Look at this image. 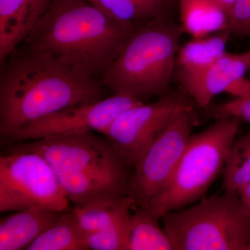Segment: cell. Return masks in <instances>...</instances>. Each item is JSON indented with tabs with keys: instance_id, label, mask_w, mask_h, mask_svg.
Segmentation results:
<instances>
[{
	"instance_id": "cell-1",
	"label": "cell",
	"mask_w": 250,
	"mask_h": 250,
	"mask_svg": "<svg viewBox=\"0 0 250 250\" xmlns=\"http://www.w3.org/2000/svg\"><path fill=\"white\" fill-rule=\"evenodd\" d=\"M13 52L0 69V136L69 106L106 98L101 80L49 54L25 48Z\"/></svg>"
},
{
	"instance_id": "cell-2",
	"label": "cell",
	"mask_w": 250,
	"mask_h": 250,
	"mask_svg": "<svg viewBox=\"0 0 250 250\" xmlns=\"http://www.w3.org/2000/svg\"><path fill=\"white\" fill-rule=\"evenodd\" d=\"M88 0H51L23 41L77 71L101 80L136 31Z\"/></svg>"
},
{
	"instance_id": "cell-3",
	"label": "cell",
	"mask_w": 250,
	"mask_h": 250,
	"mask_svg": "<svg viewBox=\"0 0 250 250\" xmlns=\"http://www.w3.org/2000/svg\"><path fill=\"white\" fill-rule=\"evenodd\" d=\"M11 143L42 156L75 206L128 197L129 167L106 137L88 131Z\"/></svg>"
},
{
	"instance_id": "cell-4",
	"label": "cell",
	"mask_w": 250,
	"mask_h": 250,
	"mask_svg": "<svg viewBox=\"0 0 250 250\" xmlns=\"http://www.w3.org/2000/svg\"><path fill=\"white\" fill-rule=\"evenodd\" d=\"M156 18L136 29L101 81L114 95L141 101L166 95L176 70L181 25Z\"/></svg>"
},
{
	"instance_id": "cell-5",
	"label": "cell",
	"mask_w": 250,
	"mask_h": 250,
	"mask_svg": "<svg viewBox=\"0 0 250 250\" xmlns=\"http://www.w3.org/2000/svg\"><path fill=\"white\" fill-rule=\"evenodd\" d=\"M160 220L174 250H249L250 213L237 191L204 197Z\"/></svg>"
},
{
	"instance_id": "cell-6",
	"label": "cell",
	"mask_w": 250,
	"mask_h": 250,
	"mask_svg": "<svg viewBox=\"0 0 250 250\" xmlns=\"http://www.w3.org/2000/svg\"><path fill=\"white\" fill-rule=\"evenodd\" d=\"M239 121L235 118L218 120L205 131L192 134L170 183L143 210L160 219L168 212L186 208L205 197L223 172L236 139Z\"/></svg>"
},
{
	"instance_id": "cell-7",
	"label": "cell",
	"mask_w": 250,
	"mask_h": 250,
	"mask_svg": "<svg viewBox=\"0 0 250 250\" xmlns=\"http://www.w3.org/2000/svg\"><path fill=\"white\" fill-rule=\"evenodd\" d=\"M10 147L0 156V211L30 207L68 211L70 200L49 163L14 143Z\"/></svg>"
},
{
	"instance_id": "cell-8",
	"label": "cell",
	"mask_w": 250,
	"mask_h": 250,
	"mask_svg": "<svg viewBox=\"0 0 250 250\" xmlns=\"http://www.w3.org/2000/svg\"><path fill=\"white\" fill-rule=\"evenodd\" d=\"M198 124L193 106L182 110L140 157L129 179L128 197L133 209H146L164 191Z\"/></svg>"
},
{
	"instance_id": "cell-9",
	"label": "cell",
	"mask_w": 250,
	"mask_h": 250,
	"mask_svg": "<svg viewBox=\"0 0 250 250\" xmlns=\"http://www.w3.org/2000/svg\"><path fill=\"white\" fill-rule=\"evenodd\" d=\"M191 106L182 93L166 94L154 103L128 108L102 134L111 143L125 164L133 167L172 118Z\"/></svg>"
},
{
	"instance_id": "cell-10",
	"label": "cell",
	"mask_w": 250,
	"mask_h": 250,
	"mask_svg": "<svg viewBox=\"0 0 250 250\" xmlns=\"http://www.w3.org/2000/svg\"><path fill=\"white\" fill-rule=\"evenodd\" d=\"M143 103L138 99L113 94L95 103L69 106L43 117L4 140L11 143L93 131L103 134L123 112Z\"/></svg>"
},
{
	"instance_id": "cell-11",
	"label": "cell",
	"mask_w": 250,
	"mask_h": 250,
	"mask_svg": "<svg viewBox=\"0 0 250 250\" xmlns=\"http://www.w3.org/2000/svg\"><path fill=\"white\" fill-rule=\"evenodd\" d=\"M250 64V50L239 54L227 52L201 70L179 73V80L197 106L207 108L215 96L225 93L233 82L245 77Z\"/></svg>"
},
{
	"instance_id": "cell-12",
	"label": "cell",
	"mask_w": 250,
	"mask_h": 250,
	"mask_svg": "<svg viewBox=\"0 0 250 250\" xmlns=\"http://www.w3.org/2000/svg\"><path fill=\"white\" fill-rule=\"evenodd\" d=\"M51 0H0V64L17 49Z\"/></svg>"
},
{
	"instance_id": "cell-13",
	"label": "cell",
	"mask_w": 250,
	"mask_h": 250,
	"mask_svg": "<svg viewBox=\"0 0 250 250\" xmlns=\"http://www.w3.org/2000/svg\"><path fill=\"white\" fill-rule=\"evenodd\" d=\"M62 213L43 207H30L1 218L0 250H25Z\"/></svg>"
},
{
	"instance_id": "cell-14",
	"label": "cell",
	"mask_w": 250,
	"mask_h": 250,
	"mask_svg": "<svg viewBox=\"0 0 250 250\" xmlns=\"http://www.w3.org/2000/svg\"><path fill=\"white\" fill-rule=\"evenodd\" d=\"M184 31L202 38L229 28V14L218 0H179Z\"/></svg>"
},
{
	"instance_id": "cell-15",
	"label": "cell",
	"mask_w": 250,
	"mask_h": 250,
	"mask_svg": "<svg viewBox=\"0 0 250 250\" xmlns=\"http://www.w3.org/2000/svg\"><path fill=\"white\" fill-rule=\"evenodd\" d=\"M133 204L129 197L75 206L71 213L81 232L85 235L103 231L131 220Z\"/></svg>"
},
{
	"instance_id": "cell-16",
	"label": "cell",
	"mask_w": 250,
	"mask_h": 250,
	"mask_svg": "<svg viewBox=\"0 0 250 250\" xmlns=\"http://www.w3.org/2000/svg\"><path fill=\"white\" fill-rule=\"evenodd\" d=\"M230 29H226L202 38H192L186 42L177 54L176 68L179 73L201 70L213 63L227 53Z\"/></svg>"
},
{
	"instance_id": "cell-17",
	"label": "cell",
	"mask_w": 250,
	"mask_h": 250,
	"mask_svg": "<svg viewBox=\"0 0 250 250\" xmlns=\"http://www.w3.org/2000/svg\"><path fill=\"white\" fill-rule=\"evenodd\" d=\"M27 250H85L83 234L71 212L58 220L27 247Z\"/></svg>"
},
{
	"instance_id": "cell-18",
	"label": "cell",
	"mask_w": 250,
	"mask_h": 250,
	"mask_svg": "<svg viewBox=\"0 0 250 250\" xmlns=\"http://www.w3.org/2000/svg\"><path fill=\"white\" fill-rule=\"evenodd\" d=\"M131 213L129 250H174L170 237L156 218L147 211L136 208Z\"/></svg>"
},
{
	"instance_id": "cell-19",
	"label": "cell",
	"mask_w": 250,
	"mask_h": 250,
	"mask_svg": "<svg viewBox=\"0 0 250 250\" xmlns=\"http://www.w3.org/2000/svg\"><path fill=\"white\" fill-rule=\"evenodd\" d=\"M167 2V0H112L98 8L114 19L135 24L137 21L159 18Z\"/></svg>"
},
{
	"instance_id": "cell-20",
	"label": "cell",
	"mask_w": 250,
	"mask_h": 250,
	"mask_svg": "<svg viewBox=\"0 0 250 250\" xmlns=\"http://www.w3.org/2000/svg\"><path fill=\"white\" fill-rule=\"evenodd\" d=\"M131 220L103 231L83 236L88 250H129V236Z\"/></svg>"
},
{
	"instance_id": "cell-21",
	"label": "cell",
	"mask_w": 250,
	"mask_h": 250,
	"mask_svg": "<svg viewBox=\"0 0 250 250\" xmlns=\"http://www.w3.org/2000/svg\"><path fill=\"white\" fill-rule=\"evenodd\" d=\"M223 174L224 190L237 191L250 183V159L239 162H226Z\"/></svg>"
},
{
	"instance_id": "cell-22",
	"label": "cell",
	"mask_w": 250,
	"mask_h": 250,
	"mask_svg": "<svg viewBox=\"0 0 250 250\" xmlns=\"http://www.w3.org/2000/svg\"><path fill=\"white\" fill-rule=\"evenodd\" d=\"M207 108H210V114L217 120L235 118L250 123V98H235Z\"/></svg>"
},
{
	"instance_id": "cell-23",
	"label": "cell",
	"mask_w": 250,
	"mask_h": 250,
	"mask_svg": "<svg viewBox=\"0 0 250 250\" xmlns=\"http://www.w3.org/2000/svg\"><path fill=\"white\" fill-rule=\"evenodd\" d=\"M232 34L250 37V0H237L229 14Z\"/></svg>"
},
{
	"instance_id": "cell-24",
	"label": "cell",
	"mask_w": 250,
	"mask_h": 250,
	"mask_svg": "<svg viewBox=\"0 0 250 250\" xmlns=\"http://www.w3.org/2000/svg\"><path fill=\"white\" fill-rule=\"evenodd\" d=\"M250 159V129L235 140L229 152L226 162L234 163Z\"/></svg>"
},
{
	"instance_id": "cell-25",
	"label": "cell",
	"mask_w": 250,
	"mask_h": 250,
	"mask_svg": "<svg viewBox=\"0 0 250 250\" xmlns=\"http://www.w3.org/2000/svg\"><path fill=\"white\" fill-rule=\"evenodd\" d=\"M225 93L233 95L236 98H250V80L246 77L233 82Z\"/></svg>"
},
{
	"instance_id": "cell-26",
	"label": "cell",
	"mask_w": 250,
	"mask_h": 250,
	"mask_svg": "<svg viewBox=\"0 0 250 250\" xmlns=\"http://www.w3.org/2000/svg\"><path fill=\"white\" fill-rule=\"evenodd\" d=\"M237 192H238L242 203L250 213V183L240 188Z\"/></svg>"
},
{
	"instance_id": "cell-27",
	"label": "cell",
	"mask_w": 250,
	"mask_h": 250,
	"mask_svg": "<svg viewBox=\"0 0 250 250\" xmlns=\"http://www.w3.org/2000/svg\"><path fill=\"white\" fill-rule=\"evenodd\" d=\"M224 7L228 10L229 14H230L231 9H232L233 5L236 2L237 0H218Z\"/></svg>"
},
{
	"instance_id": "cell-28",
	"label": "cell",
	"mask_w": 250,
	"mask_h": 250,
	"mask_svg": "<svg viewBox=\"0 0 250 250\" xmlns=\"http://www.w3.org/2000/svg\"><path fill=\"white\" fill-rule=\"evenodd\" d=\"M249 70H250V66H249Z\"/></svg>"
},
{
	"instance_id": "cell-29",
	"label": "cell",
	"mask_w": 250,
	"mask_h": 250,
	"mask_svg": "<svg viewBox=\"0 0 250 250\" xmlns=\"http://www.w3.org/2000/svg\"><path fill=\"white\" fill-rule=\"evenodd\" d=\"M249 250H250V248H249Z\"/></svg>"
}]
</instances>
